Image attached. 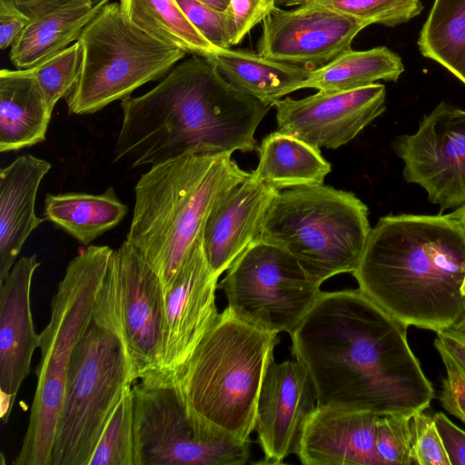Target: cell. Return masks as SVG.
<instances>
[{"instance_id":"cell-1","label":"cell","mask_w":465,"mask_h":465,"mask_svg":"<svg viewBox=\"0 0 465 465\" xmlns=\"http://www.w3.org/2000/svg\"><path fill=\"white\" fill-rule=\"evenodd\" d=\"M408 326L359 288L322 292L290 334L317 406L377 415L425 411L432 383L412 351Z\"/></svg>"},{"instance_id":"cell-2","label":"cell","mask_w":465,"mask_h":465,"mask_svg":"<svg viewBox=\"0 0 465 465\" xmlns=\"http://www.w3.org/2000/svg\"><path fill=\"white\" fill-rule=\"evenodd\" d=\"M121 108L114 161L136 168L190 154L252 152L271 107L192 54L147 93L121 100Z\"/></svg>"},{"instance_id":"cell-3","label":"cell","mask_w":465,"mask_h":465,"mask_svg":"<svg viewBox=\"0 0 465 465\" xmlns=\"http://www.w3.org/2000/svg\"><path fill=\"white\" fill-rule=\"evenodd\" d=\"M351 274L407 326L447 331L465 312V233L451 213L381 217Z\"/></svg>"},{"instance_id":"cell-4","label":"cell","mask_w":465,"mask_h":465,"mask_svg":"<svg viewBox=\"0 0 465 465\" xmlns=\"http://www.w3.org/2000/svg\"><path fill=\"white\" fill-rule=\"evenodd\" d=\"M230 153L190 154L152 165L134 187L126 234L159 277L163 292L202 235L217 200L248 178Z\"/></svg>"},{"instance_id":"cell-5","label":"cell","mask_w":465,"mask_h":465,"mask_svg":"<svg viewBox=\"0 0 465 465\" xmlns=\"http://www.w3.org/2000/svg\"><path fill=\"white\" fill-rule=\"evenodd\" d=\"M227 307L174 376L188 414L217 436L251 441L260 390L279 342Z\"/></svg>"},{"instance_id":"cell-6","label":"cell","mask_w":465,"mask_h":465,"mask_svg":"<svg viewBox=\"0 0 465 465\" xmlns=\"http://www.w3.org/2000/svg\"><path fill=\"white\" fill-rule=\"evenodd\" d=\"M114 250L88 245L68 263L40 333V361L28 427L14 465H50L55 427L73 352L93 321L94 308Z\"/></svg>"},{"instance_id":"cell-7","label":"cell","mask_w":465,"mask_h":465,"mask_svg":"<svg viewBox=\"0 0 465 465\" xmlns=\"http://www.w3.org/2000/svg\"><path fill=\"white\" fill-rule=\"evenodd\" d=\"M371 229L368 207L361 199L320 184L279 192L259 239L292 254L322 283L355 271Z\"/></svg>"},{"instance_id":"cell-8","label":"cell","mask_w":465,"mask_h":465,"mask_svg":"<svg viewBox=\"0 0 465 465\" xmlns=\"http://www.w3.org/2000/svg\"><path fill=\"white\" fill-rule=\"evenodd\" d=\"M80 74L66 97L70 114H94L142 85L165 76L186 53L126 22L119 3H108L78 39Z\"/></svg>"},{"instance_id":"cell-9","label":"cell","mask_w":465,"mask_h":465,"mask_svg":"<svg viewBox=\"0 0 465 465\" xmlns=\"http://www.w3.org/2000/svg\"><path fill=\"white\" fill-rule=\"evenodd\" d=\"M134 381L120 339L92 321L72 355L50 465H88L108 418Z\"/></svg>"},{"instance_id":"cell-10","label":"cell","mask_w":465,"mask_h":465,"mask_svg":"<svg viewBox=\"0 0 465 465\" xmlns=\"http://www.w3.org/2000/svg\"><path fill=\"white\" fill-rule=\"evenodd\" d=\"M132 385L135 465H241L252 441L211 433L188 414L178 387L160 372Z\"/></svg>"},{"instance_id":"cell-11","label":"cell","mask_w":465,"mask_h":465,"mask_svg":"<svg viewBox=\"0 0 465 465\" xmlns=\"http://www.w3.org/2000/svg\"><path fill=\"white\" fill-rule=\"evenodd\" d=\"M164 292L140 252L126 240L114 250L93 321L123 343L135 381L161 368Z\"/></svg>"},{"instance_id":"cell-12","label":"cell","mask_w":465,"mask_h":465,"mask_svg":"<svg viewBox=\"0 0 465 465\" xmlns=\"http://www.w3.org/2000/svg\"><path fill=\"white\" fill-rule=\"evenodd\" d=\"M321 285L292 254L258 238L226 271L218 288L226 307L241 320L291 334L320 297Z\"/></svg>"},{"instance_id":"cell-13","label":"cell","mask_w":465,"mask_h":465,"mask_svg":"<svg viewBox=\"0 0 465 465\" xmlns=\"http://www.w3.org/2000/svg\"><path fill=\"white\" fill-rule=\"evenodd\" d=\"M392 148L406 182L422 187L440 212L465 203V110L440 103L414 134L396 137Z\"/></svg>"},{"instance_id":"cell-14","label":"cell","mask_w":465,"mask_h":465,"mask_svg":"<svg viewBox=\"0 0 465 465\" xmlns=\"http://www.w3.org/2000/svg\"><path fill=\"white\" fill-rule=\"evenodd\" d=\"M365 22L314 4L277 5L262 23L258 54L271 60L319 69L351 49Z\"/></svg>"},{"instance_id":"cell-15","label":"cell","mask_w":465,"mask_h":465,"mask_svg":"<svg viewBox=\"0 0 465 465\" xmlns=\"http://www.w3.org/2000/svg\"><path fill=\"white\" fill-rule=\"evenodd\" d=\"M218 279L206 259L202 233L164 292L160 373H178L216 321Z\"/></svg>"},{"instance_id":"cell-16","label":"cell","mask_w":465,"mask_h":465,"mask_svg":"<svg viewBox=\"0 0 465 465\" xmlns=\"http://www.w3.org/2000/svg\"><path fill=\"white\" fill-rule=\"evenodd\" d=\"M386 89L372 84L355 90L321 92L275 101L277 130L321 148L337 149L354 139L386 108Z\"/></svg>"},{"instance_id":"cell-17","label":"cell","mask_w":465,"mask_h":465,"mask_svg":"<svg viewBox=\"0 0 465 465\" xmlns=\"http://www.w3.org/2000/svg\"><path fill=\"white\" fill-rule=\"evenodd\" d=\"M316 407L315 388L305 366L296 359L273 361L256 408L254 430L263 453L259 463L281 464L296 453L304 425Z\"/></svg>"},{"instance_id":"cell-18","label":"cell","mask_w":465,"mask_h":465,"mask_svg":"<svg viewBox=\"0 0 465 465\" xmlns=\"http://www.w3.org/2000/svg\"><path fill=\"white\" fill-rule=\"evenodd\" d=\"M40 266L36 255L19 258L0 282V407L7 422L16 395L31 371L35 350L39 347L31 311V286Z\"/></svg>"},{"instance_id":"cell-19","label":"cell","mask_w":465,"mask_h":465,"mask_svg":"<svg viewBox=\"0 0 465 465\" xmlns=\"http://www.w3.org/2000/svg\"><path fill=\"white\" fill-rule=\"evenodd\" d=\"M279 191L252 172L214 203L203 230V247L213 272L221 276L259 238Z\"/></svg>"},{"instance_id":"cell-20","label":"cell","mask_w":465,"mask_h":465,"mask_svg":"<svg viewBox=\"0 0 465 465\" xmlns=\"http://www.w3.org/2000/svg\"><path fill=\"white\" fill-rule=\"evenodd\" d=\"M380 415L317 406L296 450L305 465H381L377 450Z\"/></svg>"},{"instance_id":"cell-21","label":"cell","mask_w":465,"mask_h":465,"mask_svg":"<svg viewBox=\"0 0 465 465\" xmlns=\"http://www.w3.org/2000/svg\"><path fill=\"white\" fill-rule=\"evenodd\" d=\"M51 167L49 162L26 153L0 170V282L30 234L45 220L35 209L39 186Z\"/></svg>"},{"instance_id":"cell-22","label":"cell","mask_w":465,"mask_h":465,"mask_svg":"<svg viewBox=\"0 0 465 465\" xmlns=\"http://www.w3.org/2000/svg\"><path fill=\"white\" fill-rule=\"evenodd\" d=\"M110 0H71L32 20L13 44L9 59L15 69L35 67L78 41L85 27Z\"/></svg>"},{"instance_id":"cell-23","label":"cell","mask_w":465,"mask_h":465,"mask_svg":"<svg viewBox=\"0 0 465 465\" xmlns=\"http://www.w3.org/2000/svg\"><path fill=\"white\" fill-rule=\"evenodd\" d=\"M54 108L36 81L22 70L0 71V152L31 147L45 140Z\"/></svg>"},{"instance_id":"cell-24","label":"cell","mask_w":465,"mask_h":465,"mask_svg":"<svg viewBox=\"0 0 465 465\" xmlns=\"http://www.w3.org/2000/svg\"><path fill=\"white\" fill-rule=\"evenodd\" d=\"M206 59L236 88L271 107L299 90L311 73L242 49H218Z\"/></svg>"},{"instance_id":"cell-25","label":"cell","mask_w":465,"mask_h":465,"mask_svg":"<svg viewBox=\"0 0 465 465\" xmlns=\"http://www.w3.org/2000/svg\"><path fill=\"white\" fill-rule=\"evenodd\" d=\"M257 151L259 163L252 173L279 192L323 184L331 171L320 148L278 130L265 136Z\"/></svg>"},{"instance_id":"cell-26","label":"cell","mask_w":465,"mask_h":465,"mask_svg":"<svg viewBox=\"0 0 465 465\" xmlns=\"http://www.w3.org/2000/svg\"><path fill=\"white\" fill-rule=\"evenodd\" d=\"M127 213L128 206L113 187L99 194L47 193L45 198V219L86 246L117 226Z\"/></svg>"},{"instance_id":"cell-27","label":"cell","mask_w":465,"mask_h":465,"mask_svg":"<svg viewBox=\"0 0 465 465\" xmlns=\"http://www.w3.org/2000/svg\"><path fill=\"white\" fill-rule=\"evenodd\" d=\"M404 71L401 58L386 46L343 53L328 64L311 71L301 89L341 92L359 89L379 80L396 82Z\"/></svg>"},{"instance_id":"cell-28","label":"cell","mask_w":465,"mask_h":465,"mask_svg":"<svg viewBox=\"0 0 465 465\" xmlns=\"http://www.w3.org/2000/svg\"><path fill=\"white\" fill-rule=\"evenodd\" d=\"M127 23L186 54L206 58L218 50L191 23L176 0H120Z\"/></svg>"},{"instance_id":"cell-29","label":"cell","mask_w":465,"mask_h":465,"mask_svg":"<svg viewBox=\"0 0 465 465\" xmlns=\"http://www.w3.org/2000/svg\"><path fill=\"white\" fill-rule=\"evenodd\" d=\"M417 44L465 84V0H434Z\"/></svg>"},{"instance_id":"cell-30","label":"cell","mask_w":465,"mask_h":465,"mask_svg":"<svg viewBox=\"0 0 465 465\" xmlns=\"http://www.w3.org/2000/svg\"><path fill=\"white\" fill-rule=\"evenodd\" d=\"M88 465H135L132 385L108 418Z\"/></svg>"},{"instance_id":"cell-31","label":"cell","mask_w":465,"mask_h":465,"mask_svg":"<svg viewBox=\"0 0 465 465\" xmlns=\"http://www.w3.org/2000/svg\"><path fill=\"white\" fill-rule=\"evenodd\" d=\"M314 4L365 22L393 27L423 10L420 0H299L291 5Z\"/></svg>"},{"instance_id":"cell-32","label":"cell","mask_w":465,"mask_h":465,"mask_svg":"<svg viewBox=\"0 0 465 465\" xmlns=\"http://www.w3.org/2000/svg\"><path fill=\"white\" fill-rule=\"evenodd\" d=\"M83 51L78 41L40 64L22 71L38 84L52 108L71 93L82 64Z\"/></svg>"},{"instance_id":"cell-33","label":"cell","mask_w":465,"mask_h":465,"mask_svg":"<svg viewBox=\"0 0 465 465\" xmlns=\"http://www.w3.org/2000/svg\"><path fill=\"white\" fill-rule=\"evenodd\" d=\"M412 414L380 415L377 450L381 465H413Z\"/></svg>"},{"instance_id":"cell-34","label":"cell","mask_w":465,"mask_h":465,"mask_svg":"<svg viewBox=\"0 0 465 465\" xmlns=\"http://www.w3.org/2000/svg\"><path fill=\"white\" fill-rule=\"evenodd\" d=\"M187 18L216 48L234 45L233 17L229 8L224 11L212 8L197 0H176Z\"/></svg>"},{"instance_id":"cell-35","label":"cell","mask_w":465,"mask_h":465,"mask_svg":"<svg viewBox=\"0 0 465 465\" xmlns=\"http://www.w3.org/2000/svg\"><path fill=\"white\" fill-rule=\"evenodd\" d=\"M411 431L413 465H450L433 416L414 412Z\"/></svg>"},{"instance_id":"cell-36","label":"cell","mask_w":465,"mask_h":465,"mask_svg":"<svg viewBox=\"0 0 465 465\" xmlns=\"http://www.w3.org/2000/svg\"><path fill=\"white\" fill-rule=\"evenodd\" d=\"M434 346L445 367L440 402L446 411L465 423V371L438 342Z\"/></svg>"},{"instance_id":"cell-37","label":"cell","mask_w":465,"mask_h":465,"mask_svg":"<svg viewBox=\"0 0 465 465\" xmlns=\"http://www.w3.org/2000/svg\"><path fill=\"white\" fill-rule=\"evenodd\" d=\"M277 0H230V9L234 24V45L276 6Z\"/></svg>"},{"instance_id":"cell-38","label":"cell","mask_w":465,"mask_h":465,"mask_svg":"<svg viewBox=\"0 0 465 465\" xmlns=\"http://www.w3.org/2000/svg\"><path fill=\"white\" fill-rule=\"evenodd\" d=\"M433 420L450 465H465V430L441 411L436 412Z\"/></svg>"},{"instance_id":"cell-39","label":"cell","mask_w":465,"mask_h":465,"mask_svg":"<svg viewBox=\"0 0 465 465\" xmlns=\"http://www.w3.org/2000/svg\"><path fill=\"white\" fill-rule=\"evenodd\" d=\"M31 20L11 7L0 5V48L11 47Z\"/></svg>"},{"instance_id":"cell-40","label":"cell","mask_w":465,"mask_h":465,"mask_svg":"<svg viewBox=\"0 0 465 465\" xmlns=\"http://www.w3.org/2000/svg\"><path fill=\"white\" fill-rule=\"evenodd\" d=\"M71 0H0V5L11 7L35 20Z\"/></svg>"},{"instance_id":"cell-41","label":"cell","mask_w":465,"mask_h":465,"mask_svg":"<svg viewBox=\"0 0 465 465\" xmlns=\"http://www.w3.org/2000/svg\"><path fill=\"white\" fill-rule=\"evenodd\" d=\"M436 333L434 341L440 343L465 371V341L445 331Z\"/></svg>"},{"instance_id":"cell-42","label":"cell","mask_w":465,"mask_h":465,"mask_svg":"<svg viewBox=\"0 0 465 465\" xmlns=\"http://www.w3.org/2000/svg\"><path fill=\"white\" fill-rule=\"evenodd\" d=\"M453 336L465 341V312L459 320L447 331Z\"/></svg>"},{"instance_id":"cell-43","label":"cell","mask_w":465,"mask_h":465,"mask_svg":"<svg viewBox=\"0 0 465 465\" xmlns=\"http://www.w3.org/2000/svg\"><path fill=\"white\" fill-rule=\"evenodd\" d=\"M212 8L224 11L228 8L230 0H197Z\"/></svg>"},{"instance_id":"cell-44","label":"cell","mask_w":465,"mask_h":465,"mask_svg":"<svg viewBox=\"0 0 465 465\" xmlns=\"http://www.w3.org/2000/svg\"><path fill=\"white\" fill-rule=\"evenodd\" d=\"M451 214L456 218L465 233V203L454 211Z\"/></svg>"},{"instance_id":"cell-45","label":"cell","mask_w":465,"mask_h":465,"mask_svg":"<svg viewBox=\"0 0 465 465\" xmlns=\"http://www.w3.org/2000/svg\"><path fill=\"white\" fill-rule=\"evenodd\" d=\"M296 1H299V0H291L289 1L288 3H286L285 5H288V6H291V5Z\"/></svg>"},{"instance_id":"cell-46","label":"cell","mask_w":465,"mask_h":465,"mask_svg":"<svg viewBox=\"0 0 465 465\" xmlns=\"http://www.w3.org/2000/svg\"><path fill=\"white\" fill-rule=\"evenodd\" d=\"M289 1H291V0H277V3H279V4H280V3H284V4H286V3H288Z\"/></svg>"},{"instance_id":"cell-47","label":"cell","mask_w":465,"mask_h":465,"mask_svg":"<svg viewBox=\"0 0 465 465\" xmlns=\"http://www.w3.org/2000/svg\"><path fill=\"white\" fill-rule=\"evenodd\" d=\"M460 340H461V339H460ZM462 341H464V340H462Z\"/></svg>"}]
</instances>
